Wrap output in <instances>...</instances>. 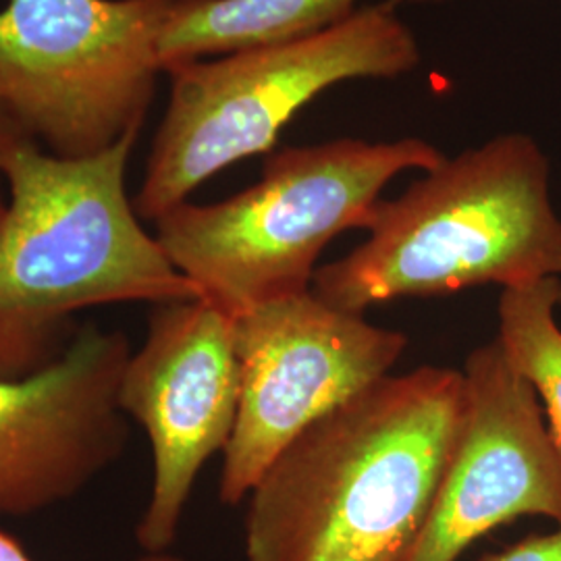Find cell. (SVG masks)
I'll use <instances>...</instances> for the list:
<instances>
[{
    "label": "cell",
    "instance_id": "obj_1",
    "mask_svg": "<svg viewBox=\"0 0 561 561\" xmlns=\"http://www.w3.org/2000/svg\"><path fill=\"white\" fill-rule=\"evenodd\" d=\"M463 373L382 377L308 426L248 495L245 561H405L463 421Z\"/></svg>",
    "mask_w": 561,
    "mask_h": 561
},
{
    "label": "cell",
    "instance_id": "obj_2",
    "mask_svg": "<svg viewBox=\"0 0 561 561\" xmlns=\"http://www.w3.org/2000/svg\"><path fill=\"white\" fill-rule=\"evenodd\" d=\"M138 134L94 157L62 159L36 141L2 167L9 204L0 225V381L59 358L71 319L108 304L202 298L150 236L127 196Z\"/></svg>",
    "mask_w": 561,
    "mask_h": 561
},
{
    "label": "cell",
    "instance_id": "obj_3",
    "mask_svg": "<svg viewBox=\"0 0 561 561\" xmlns=\"http://www.w3.org/2000/svg\"><path fill=\"white\" fill-rule=\"evenodd\" d=\"M549 161L526 134H503L445 159L377 204L368 240L319 266L312 291L364 314L398 298L561 277V217Z\"/></svg>",
    "mask_w": 561,
    "mask_h": 561
},
{
    "label": "cell",
    "instance_id": "obj_4",
    "mask_svg": "<svg viewBox=\"0 0 561 561\" xmlns=\"http://www.w3.org/2000/svg\"><path fill=\"white\" fill-rule=\"evenodd\" d=\"M443 161L421 138L287 146L266 157L254 185L227 201L183 202L154 222V236L202 298L233 319L312 289L322 250L368 229L389 181Z\"/></svg>",
    "mask_w": 561,
    "mask_h": 561
},
{
    "label": "cell",
    "instance_id": "obj_5",
    "mask_svg": "<svg viewBox=\"0 0 561 561\" xmlns=\"http://www.w3.org/2000/svg\"><path fill=\"white\" fill-rule=\"evenodd\" d=\"M389 0L296 41L169 69L171 101L134 201L157 222L222 169L273 152L283 127L324 90L393 80L421 65V46Z\"/></svg>",
    "mask_w": 561,
    "mask_h": 561
},
{
    "label": "cell",
    "instance_id": "obj_6",
    "mask_svg": "<svg viewBox=\"0 0 561 561\" xmlns=\"http://www.w3.org/2000/svg\"><path fill=\"white\" fill-rule=\"evenodd\" d=\"M180 0H9L0 9V106L62 159L94 157L141 123Z\"/></svg>",
    "mask_w": 561,
    "mask_h": 561
},
{
    "label": "cell",
    "instance_id": "obj_7",
    "mask_svg": "<svg viewBox=\"0 0 561 561\" xmlns=\"http://www.w3.org/2000/svg\"><path fill=\"white\" fill-rule=\"evenodd\" d=\"M240 414L222 460L219 500L240 505L301 433L381 381L408 337L345 312L312 289L233 317Z\"/></svg>",
    "mask_w": 561,
    "mask_h": 561
},
{
    "label": "cell",
    "instance_id": "obj_8",
    "mask_svg": "<svg viewBox=\"0 0 561 561\" xmlns=\"http://www.w3.org/2000/svg\"><path fill=\"white\" fill-rule=\"evenodd\" d=\"M241 373L233 319L204 298L157 304L119 385L121 412L146 431L154 479L136 528L144 553H164L204 463L231 442Z\"/></svg>",
    "mask_w": 561,
    "mask_h": 561
},
{
    "label": "cell",
    "instance_id": "obj_9",
    "mask_svg": "<svg viewBox=\"0 0 561 561\" xmlns=\"http://www.w3.org/2000/svg\"><path fill=\"white\" fill-rule=\"evenodd\" d=\"M463 421L431 512L405 561H458L503 524H561V460L541 400L500 341L463 362Z\"/></svg>",
    "mask_w": 561,
    "mask_h": 561
},
{
    "label": "cell",
    "instance_id": "obj_10",
    "mask_svg": "<svg viewBox=\"0 0 561 561\" xmlns=\"http://www.w3.org/2000/svg\"><path fill=\"white\" fill-rule=\"evenodd\" d=\"M121 331L85 327L38 373L0 381V516L25 518L76 497L127 445Z\"/></svg>",
    "mask_w": 561,
    "mask_h": 561
},
{
    "label": "cell",
    "instance_id": "obj_11",
    "mask_svg": "<svg viewBox=\"0 0 561 561\" xmlns=\"http://www.w3.org/2000/svg\"><path fill=\"white\" fill-rule=\"evenodd\" d=\"M356 13V0H180L159 42L162 71L204 57L296 41Z\"/></svg>",
    "mask_w": 561,
    "mask_h": 561
},
{
    "label": "cell",
    "instance_id": "obj_12",
    "mask_svg": "<svg viewBox=\"0 0 561 561\" xmlns=\"http://www.w3.org/2000/svg\"><path fill=\"white\" fill-rule=\"evenodd\" d=\"M561 277L503 289L497 341L541 400L551 442L561 460Z\"/></svg>",
    "mask_w": 561,
    "mask_h": 561
},
{
    "label": "cell",
    "instance_id": "obj_13",
    "mask_svg": "<svg viewBox=\"0 0 561 561\" xmlns=\"http://www.w3.org/2000/svg\"><path fill=\"white\" fill-rule=\"evenodd\" d=\"M479 561H561V524L545 535H530Z\"/></svg>",
    "mask_w": 561,
    "mask_h": 561
},
{
    "label": "cell",
    "instance_id": "obj_14",
    "mask_svg": "<svg viewBox=\"0 0 561 561\" xmlns=\"http://www.w3.org/2000/svg\"><path fill=\"white\" fill-rule=\"evenodd\" d=\"M27 141L34 140L21 129L20 123L0 106V171L4 162L9 161V157Z\"/></svg>",
    "mask_w": 561,
    "mask_h": 561
},
{
    "label": "cell",
    "instance_id": "obj_15",
    "mask_svg": "<svg viewBox=\"0 0 561 561\" xmlns=\"http://www.w3.org/2000/svg\"><path fill=\"white\" fill-rule=\"evenodd\" d=\"M0 561H34L27 551L21 547L18 539H13L11 535H7L4 530H0ZM138 561H185L180 556H173L169 551L164 553H144Z\"/></svg>",
    "mask_w": 561,
    "mask_h": 561
},
{
    "label": "cell",
    "instance_id": "obj_16",
    "mask_svg": "<svg viewBox=\"0 0 561 561\" xmlns=\"http://www.w3.org/2000/svg\"><path fill=\"white\" fill-rule=\"evenodd\" d=\"M2 173H0V225H2V219H4V213H7V204H9V194L4 192V187H2Z\"/></svg>",
    "mask_w": 561,
    "mask_h": 561
},
{
    "label": "cell",
    "instance_id": "obj_17",
    "mask_svg": "<svg viewBox=\"0 0 561 561\" xmlns=\"http://www.w3.org/2000/svg\"><path fill=\"white\" fill-rule=\"evenodd\" d=\"M393 7L400 4H433V2H445V0H389Z\"/></svg>",
    "mask_w": 561,
    "mask_h": 561
},
{
    "label": "cell",
    "instance_id": "obj_18",
    "mask_svg": "<svg viewBox=\"0 0 561 561\" xmlns=\"http://www.w3.org/2000/svg\"><path fill=\"white\" fill-rule=\"evenodd\" d=\"M560 306H561V304H560Z\"/></svg>",
    "mask_w": 561,
    "mask_h": 561
}]
</instances>
